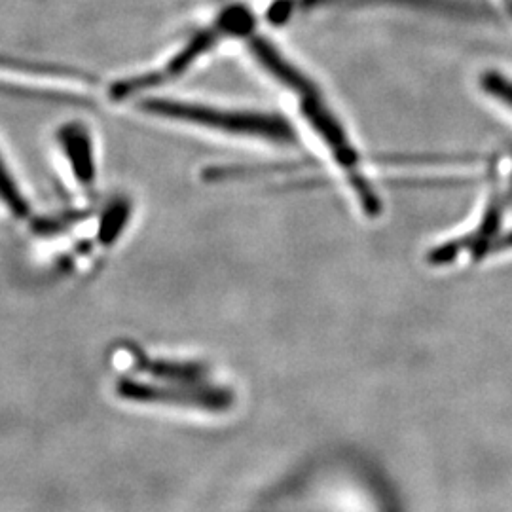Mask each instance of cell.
<instances>
[{
	"label": "cell",
	"instance_id": "6da1fadb",
	"mask_svg": "<svg viewBox=\"0 0 512 512\" xmlns=\"http://www.w3.org/2000/svg\"><path fill=\"white\" fill-rule=\"evenodd\" d=\"M141 109L160 118L217 129L224 133L251 135L272 143H293L294 141L293 128L283 118L274 114L215 109L209 105L175 101V99H164V97L145 99L141 103Z\"/></svg>",
	"mask_w": 512,
	"mask_h": 512
},
{
	"label": "cell",
	"instance_id": "7a4b0ae2",
	"mask_svg": "<svg viewBox=\"0 0 512 512\" xmlns=\"http://www.w3.org/2000/svg\"><path fill=\"white\" fill-rule=\"evenodd\" d=\"M251 29H253L251 12L245 10L243 6H230L209 27L196 31L192 37L188 38L184 42L183 48L160 69L116 82L112 86V97L128 99L135 93L145 92L150 88L173 82L179 76H183L200 57L209 54L222 38L243 37Z\"/></svg>",
	"mask_w": 512,
	"mask_h": 512
},
{
	"label": "cell",
	"instance_id": "3957f363",
	"mask_svg": "<svg viewBox=\"0 0 512 512\" xmlns=\"http://www.w3.org/2000/svg\"><path fill=\"white\" fill-rule=\"evenodd\" d=\"M59 145L69 158L73 167L74 177L80 184H90L95 177V164H93V145L90 131L78 122H71L59 129L57 133Z\"/></svg>",
	"mask_w": 512,
	"mask_h": 512
},
{
	"label": "cell",
	"instance_id": "277c9868",
	"mask_svg": "<svg viewBox=\"0 0 512 512\" xmlns=\"http://www.w3.org/2000/svg\"><path fill=\"white\" fill-rule=\"evenodd\" d=\"M0 202L4 203L18 217L27 215V211H29L27 200L23 198L18 184L14 181V177L10 175V171H8L6 164L2 162V158H0Z\"/></svg>",
	"mask_w": 512,
	"mask_h": 512
},
{
	"label": "cell",
	"instance_id": "5b68a950",
	"mask_svg": "<svg viewBox=\"0 0 512 512\" xmlns=\"http://www.w3.org/2000/svg\"><path fill=\"white\" fill-rule=\"evenodd\" d=\"M484 88L488 90V93L497 97L499 101L511 105L512 109V82H509L507 78H501V76H495V74H486Z\"/></svg>",
	"mask_w": 512,
	"mask_h": 512
},
{
	"label": "cell",
	"instance_id": "8992f818",
	"mask_svg": "<svg viewBox=\"0 0 512 512\" xmlns=\"http://www.w3.org/2000/svg\"><path fill=\"white\" fill-rule=\"evenodd\" d=\"M512 251V230L507 232L505 236H499L495 239L492 249H490V256L499 255V253H511Z\"/></svg>",
	"mask_w": 512,
	"mask_h": 512
}]
</instances>
